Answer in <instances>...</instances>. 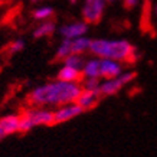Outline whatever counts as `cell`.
<instances>
[{
	"label": "cell",
	"instance_id": "obj_14",
	"mask_svg": "<svg viewBox=\"0 0 157 157\" xmlns=\"http://www.w3.org/2000/svg\"><path fill=\"white\" fill-rule=\"evenodd\" d=\"M91 39L88 36H79V38L69 39V48H71V53H81L85 55L90 49Z\"/></svg>",
	"mask_w": 157,
	"mask_h": 157
},
{
	"label": "cell",
	"instance_id": "obj_13",
	"mask_svg": "<svg viewBox=\"0 0 157 157\" xmlns=\"http://www.w3.org/2000/svg\"><path fill=\"white\" fill-rule=\"evenodd\" d=\"M56 78L61 79V81H67V82H81L82 74L79 69L67 67V65H62L56 74Z\"/></svg>",
	"mask_w": 157,
	"mask_h": 157
},
{
	"label": "cell",
	"instance_id": "obj_1",
	"mask_svg": "<svg viewBox=\"0 0 157 157\" xmlns=\"http://www.w3.org/2000/svg\"><path fill=\"white\" fill-rule=\"evenodd\" d=\"M82 86L79 82H67L52 79L35 86L28 94V104L30 107H45L55 109L61 105L75 102L81 94Z\"/></svg>",
	"mask_w": 157,
	"mask_h": 157
},
{
	"label": "cell",
	"instance_id": "obj_3",
	"mask_svg": "<svg viewBox=\"0 0 157 157\" xmlns=\"http://www.w3.org/2000/svg\"><path fill=\"white\" fill-rule=\"evenodd\" d=\"M53 109L45 107H29L20 114L19 133H29L39 125H53Z\"/></svg>",
	"mask_w": 157,
	"mask_h": 157
},
{
	"label": "cell",
	"instance_id": "obj_15",
	"mask_svg": "<svg viewBox=\"0 0 157 157\" xmlns=\"http://www.w3.org/2000/svg\"><path fill=\"white\" fill-rule=\"evenodd\" d=\"M53 13H55V9H53L52 6L45 5V6L36 7V9L32 12V16H33V19L42 22V20H49L53 16Z\"/></svg>",
	"mask_w": 157,
	"mask_h": 157
},
{
	"label": "cell",
	"instance_id": "obj_19",
	"mask_svg": "<svg viewBox=\"0 0 157 157\" xmlns=\"http://www.w3.org/2000/svg\"><path fill=\"white\" fill-rule=\"evenodd\" d=\"M138 2H140V0H123L124 6L128 7V9H131V7H134V6H137Z\"/></svg>",
	"mask_w": 157,
	"mask_h": 157
},
{
	"label": "cell",
	"instance_id": "obj_6",
	"mask_svg": "<svg viewBox=\"0 0 157 157\" xmlns=\"http://www.w3.org/2000/svg\"><path fill=\"white\" fill-rule=\"evenodd\" d=\"M84 113V109L76 104V102H69V104L61 105L53 109V121L55 124H63L71 120L79 117Z\"/></svg>",
	"mask_w": 157,
	"mask_h": 157
},
{
	"label": "cell",
	"instance_id": "obj_10",
	"mask_svg": "<svg viewBox=\"0 0 157 157\" xmlns=\"http://www.w3.org/2000/svg\"><path fill=\"white\" fill-rule=\"evenodd\" d=\"M100 100H101V95L98 94V91L82 90L75 102L79 105V107L84 109V113H85V111H90V109H92L94 107H97V104L100 102Z\"/></svg>",
	"mask_w": 157,
	"mask_h": 157
},
{
	"label": "cell",
	"instance_id": "obj_16",
	"mask_svg": "<svg viewBox=\"0 0 157 157\" xmlns=\"http://www.w3.org/2000/svg\"><path fill=\"white\" fill-rule=\"evenodd\" d=\"M84 61H85L84 55H81V53H71V55H68L67 58L62 59V65H67V67L75 68V69L81 71L82 65H84Z\"/></svg>",
	"mask_w": 157,
	"mask_h": 157
},
{
	"label": "cell",
	"instance_id": "obj_12",
	"mask_svg": "<svg viewBox=\"0 0 157 157\" xmlns=\"http://www.w3.org/2000/svg\"><path fill=\"white\" fill-rule=\"evenodd\" d=\"M56 32V23L53 20H42L40 23L33 30V38L35 39H43V38H49Z\"/></svg>",
	"mask_w": 157,
	"mask_h": 157
},
{
	"label": "cell",
	"instance_id": "obj_22",
	"mask_svg": "<svg viewBox=\"0 0 157 157\" xmlns=\"http://www.w3.org/2000/svg\"><path fill=\"white\" fill-rule=\"evenodd\" d=\"M105 2H109V3H113V2H117V0H105Z\"/></svg>",
	"mask_w": 157,
	"mask_h": 157
},
{
	"label": "cell",
	"instance_id": "obj_2",
	"mask_svg": "<svg viewBox=\"0 0 157 157\" xmlns=\"http://www.w3.org/2000/svg\"><path fill=\"white\" fill-rule=\"evenodd\" d=\"M88 52L100 59H114L121 63H133L138 58L137 49L125 39H91Z\"/></svg>",
	"mask_w": 157,
	"mask_h": 157
},
{
	"label": "cell",
	"instance_id": "obj_17",
	"mask_svg": "<svg viewBox=\"0 0 157 157\" xmlns=\"http://www.w3.org/2000/svg\"><path fill=\"white\" fill-rule=\"evenodd\" d=\"M25 46H26V42H25L22 38H17V39H13L12 42L6 46L5 52L9 55V56H13V55H16V53L22 52L25 49Z\"/></svg>",
	"mask_w": 157,
	"mask_h": 157
},
{
	"label": "cell",
	"instance_id": "obj_8",
	"mask_svg": "<svg viewBox=\"0 0 157 157\" xmlns=\"http://www.w3.org/2000/svg\"><path fill=\"white\" fill-rule=\"evenodd\" d=\"M19 120L20 114L12 113L0 117V141H3L6 137L12 134L19 133Z\"/></svg>",
	"mask_w": 157,
	"mask_h": 157
},
{
	"label": "cell",
	"instance_id": "obj_21",
	"mask_svg": "<svg viewBox=\"0 0 157 157\" xmlns=\"http://www.w3.org/2000/svg\"><path fill=\"white\" fill-rule=\"evenodd\" d=\"M32 3H38V2H42V0H30Z\"/></svg>",
	"mask_w": 157,
	"mask_h": 157
},
{
	"label": "cell",
	"instance_id": "obj_11",
	"mask_svg": "<svg viewBox=\"0 0 157 157\" xmlns=\"http://www.w3.org/2000/svg\"><path fill=\"white\" fill-rule=\"evenodd\" d=\"M82 78H101L100 76V58L92 56L85 58L81 68Z\"/></svg>",
	"mask_w": 157,
	"mask_h": 157
},
{
	"label": "cell",
	"instance_id": "obj_7",
	"mask_svg": "<svg viewBox=\"0 0 157 157\" xmlns=\"http://www.w3.org/2000/svg\"><path fill=\"white\" fill-rule=\"evenodd\" d=\"M59 33H61L62 39H74L79 38V36H85L88 33V23L84 20L69 22L59 28Z\"/></svg>",
	"mask_w": 157,
	"mask_h": 157
},
{
	"label": "cell",
	"instance_id": "obj_20",
	"mask_svg": "<svg viewBox=\"0 0 157 157\" xmlns=\"http://www.w3.org/2000/svg\"><path fill=\"white\" fill-rule=\"evenodd\" d=\"M154 14H156V16H157V5L154 6Z\"/></svg>",
	"mask_w": 157,
	"mask_h": 157
},
{
	"label": "cell",
	"instance_id": "obj_4",
	"mask_svg": "<svg viewBox=\"0 0 157 157\" xmlns=\"http://www.w3.org/2000/svg\"><path fill=\"white\" fill-rule=\"evenodd\" d=\"M136 79V72L133 71H123L120 75L109 78V79H101L100 88H98V94L102 97H113L115 94H118L124 86H127L128 84Z\"/></svg>",
	"mask_w": 157,
	"mask_h": 157
},
{
	"label": "cell",
	"instance_id": "obj_5",
	"mask_svg": "<svg viewBox=\"0 0 157 157\" xmlns=\"http://www.w3.org/2000/svg\"><path fill=\"white\" fill-rule=\"evenodd\" d=\"M105 0H84V6L81 9L82 20L88 25L98 23L105 12Z\"/></svg>",
	"mask_w": 157,
	"mask_h": 157
},
{
	"label": "cell",
	"instance_id": "obj_9",
	"mask_svg": "<svg viewBox=\"0 0 157 157\" xmlns=\"http://www.w3.org/2000/svg\"><path fill=\"white\" fill-rule=\"evenodd\" d=\"M124 71V63L114 59H100V76L101 79H109L120 75Z\"/></svg>",
	"mask_w": 157,
	"mask_h": 157
},
{
	"label": "cell",
	"instance_id": "obj_18",
	"mask_svg": "<svg viewBox=\"0 0 157 157\" xmlns=\"http://www.w3.org/2000/svg\"><path fill=\"white\" fill-rule=\"evenodd\" d=\"M82 90H90V91H98L101 84V78H82L81 79Z\"/></svg>",
	"mask_w": 157,
	"mask_h": 157
}]
</instances>
